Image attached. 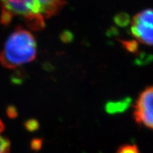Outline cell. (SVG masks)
<instances>
[{"label": "cell", "instance_id": "obj_1", "mask_svg": "<svg viewBox=\"0 0 153 153\" xmlns=\"http://www.w3.org/2000/svg\"><path fill=\"white\" fill-rule=\"evenodd\" d=\"M0 22L8 24L15 16L23 17L27 26L34 30L45 28V19L61 11L65 0H0Z\"/></svg>", "mask_w": 153, "mask_h": 153}, {"label": "cell", "instance_id": "obj_2", "mask_svg": "<svg viewBox=\"0 0 153 153\" xmlns=\"http://www.w3.org/2000/svg\"><path fill=\"white\" fill-rule=\"evenodd\" d=\"M36 53L37 44L33 34L28 30L18 27L0 51V64L7 69L18 68L33 61Z\"/></svg>", "mask_w": 153, "mask_h": 153}, {"label": "cell", "instance_id": "obj_3", "mask_svg": "<svg viewBox=\"0 0 153 153\" xmlns=\"http://www.w3.org/2000/svg\"><path fill=\"white\" fill-rule=\"evenodd\" d=\"M131 32L140 43L153 45V9H145L134 16Z\"/></svg>", "mask_w": 153, "mask_h": 153}, {"label": "cell", "instance_id": "obj_4", "mask_svg": "<svg viewBox=\"0 0 153 153\" xmlns=\"http://www.w3.org/2000/svg\"><path fill=\"white\" fill-rule=\"evenodd\" d=\"M133 117L137 124L153 130V86L139 95L134 105Z\"/></svg>", "mask_w": 153, "mask_h": 153}, {"label": "cell", "instance_id": "obj_5", "mask_svg": "<svg viewBox=\"0 0 153 153\" xmlns=\"http://www.w3.org/2000/svg\"><path fill=\"white\" fill-rule=\"evenodd\" d=\"M128 104L129 100H126V99L123 101H117V102H109L106 105V111L108 113L120 112L125 109L126 107H128Z\"/></svg>", "mask_w": 153, "mask_h": 153}, {"label": "cell", "instance_id": "obj_6", "mask_svg": "<svg viewBox=\"0 0 153 153\" xmlns=\"http://www.w3.org/2000/svg\"><path fill=\"white\" fill-rule=\"evenodd\" d=\"M4 129V126L0 119V153H9L10 150V142L1 135V133Z\"/></svg>", "mask_w": 153, "mask_h": 153}, {"label": "cell", "instance_id": "obj_7", "mask_svg": "<svg viewBox=\"0 0 153 153\" xmlns=\"http://www.w3.org/2000/svg\"><path fill=\"white\" fill-rule=\"evenodd\" d=\"M116 153H140V151L135 145L126 144L119 147Z\"/></svg>", "mask_w": 153, "mask_h": 153}, {"label": "cell", "instance_id": "obj_8", "mask_svg": "<svg viewBox=\"0 0 153 153\" xmlns=\"http://www.w3.org/2000/svg\"><path fill=\"white\" fill-rule=\"evenodd\" d=\"M123 44L125 45V47L129 51L133 52L135 51L137 49V43L136 41H123Z\"/></svg>", "mask_w": 153, "mask_h": 153}]
</instances>
